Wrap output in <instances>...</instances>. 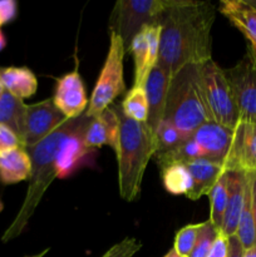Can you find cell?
<instances>
[{"mask_svg": "<svg viewBox=\"0 0 256 257\" xmlns=\"http://www.w3.org/2000/svg\"><path fill=\"white\" fill-rule=\"evenodd\" d=\"M216 10L211 3L176 0L158 19L161 24L160 65L171 78L187 65L212 59L211 29Z\"/></svg>", "mask_w": 256, "mask_h": 257, "instance_id": "1", "label": "cell"}, {"mask_svg": "<svg viewBox=\"0 0 256 257\" xmlns=\"http://www.w3.org/2000/svg\"><path fill=\"white\" fill-rule=\"evenodd\" d=\"M80 117L74 119H65L52 135L33 147L25 148L32 161V172L29 176L27 195L19 208V212L15 216L9 227L2 236L3 242H9L14 240L27 227L28 222L34 215L38 205L42 201L45 191L49 188L53 181L58 178L57 170V153L60 143L68 133L72 132L79 123Z\"/></svg>", "mask_w": 256, "mask_h": 257, "instance_id": "2", "label": "cell"}, {"mask_svg": "<svg viewBox=\"0 0 256 257\" xmlns=\"http://www.w3.org/2000/svg\"><path fill=\"white\" fill-rule=\"evenodd\" d=\"M119 118V137L115 148L118 163L119 195L127 202L140 197L143 176L148 162L156 153V136L147 123L125 117L117 107Z\"/></svg>", "mask_w": 256, "mask_h": 257, "instance_id": "3", "label": "cell"}, {"mask_svg": "<svg viewBox=\"0 0 256 257\" xmlns=\"http://www.w3.org/2000/svg\"><path fill=\"white\" fill-rule=\"evenodd\" d=\"M163 120L188 137L203 123L210 122L198 84V65H187L171 78Z\"/></svg>", "mask_w": 256, "mask_h": 257, "instance_id": "4", "label": "cell"}, {"mask_svg": "<svg viewBox=\"0 0 256 257\" xmlns=\"http://www.w3.org/2000/svg\"><path fill=\"white\" fill-rule=\"evenodd\" d=\"M198 84L210 122L235 128L238 112L225 69L212 59L198 65Z\"/></svg>", "mask_w": 256, "mask_h": 257, "instance_id": "5", "label": "cell"}, {"mask_svg": "<svg viewBox=\"0 0 256 257\" xmlns=\"http://www.w3.org/2000/svg\"><path fill=\"white\" fill-rule=\"evenodd\" d=\"M125 53L127 50L122 38L117 33L110 32L107 58L88 102V110H85L89 118L104 112L110 107L113 100L125 90L123 77V60Z\"/></svg>", "mask_w": 256, "mask_h": 257, "instance_id": "6", "label": "cell"}, {"mask_svg": "<svg viewBox=\"0 0 256 257\" xmlns=\"http://www.w3.org/2000/svg\"><path fill=\"white\" fill-rule=\"evenodd\" d=\"M175 3L176 0H119L110 15V32L122 38L127 50L133 37L145 25L158 23L161 15Z\"/></svg>", "mask_w": 256, "mask_h": 257, "instance_id": "7", "label": "cell"}, {"mask_svg": "<svg viewBox=\"0 0 256 257\" xmlns=\"http://www.w3.org/2000/svg\"><path fill=\"white\" fill-rule=\"evenodd\" d=\"M238 112V120L256 124V63L250 50L230 69H225Z\"/></svg>", "mask_w": 256, "mask_h": 257, "instance_id": "8", "label": "cell"}, {"mask_svg": "<svg viewBox=\"0 0 256 257\" xmlns=\"http://www.w3.org/2000/svg\"><path fill=\"white\" fill-rule=\"evenodd\" d=\"M161 24L145 25L133 37L132 42L127 48L135 63V82L133 87H145V83L150 75L151 70L156 67L160 53Z\"/></svg>", "mask_w": 256, "mask_h": 257, "instance_id": "9", "label": "cell"}, {"mask_svg": "<svg viewBox=\"0 0 256 257\" xmlns=\"http://www.w3.org/2000/svg\"><path fill=\"white\" fill-rule=\"evenodd\" d=\"M67 118L55 107L52 98L27 104L25 113L24 148L33 147L52 135Z\"/></svg>", "mask_w": 256, "mask_h": 257, "instance_id": "10", "label": "cell"}, {"mask_svg": "<svg viewBox=\"0 0 256 257\" xmlns=\"http://www.w3.org/2000/svg\"><path fill=\"white\" fill-rule=\"evenodd\" d=\"M223 167L226 171L256 172V124L241 122L233 128V138L230 152Z\"/></svg>", "mask_w": 256, "mask_h": 257, "instance_id": "11", "label": "cell"}, {"mask_svg": "<svg viewBox=\"0 0 256 257\" xmlns=\"http://www.w3.org/2000/svg\"><path fill=\"white\" fill-rule=\"evenodd\" d=\"M90 118L87 113L80 115L77 127L68 133L60 143L57 153L58 178H67L77 170L80 163L87 160L90 151L84 143V131L89 123Z\"/></svg>", "mask_w": 256, "mask_h": 257, "instance_id": "12", "label": "cell"}, {"mask_svg": "<svg viewBox=\"0 0 256 257\" xmlns=\"http://www.w3.org/2000/svg\"><path fill=\"white\" fill-rule=\"evenodd\" d=\"M52 99L67 119H74L84 114L89 100L87 99L83 79L77 69L58 79Z\"/></svg>", "mask_w": 256, "mask_h": 257, "instance_id": "13", "label": "cell"}, {"mask_svg": "<svg viewBox=\"0 0 256 257\" xmlns=\"http://www.w3.org/2000/svg\"><path fill=\"white\" fill-rule=\"evenodd\" d=\"M191 138L200 146L206 158L223 165L232 145L233 128L206 122L191 135Z\"/></svg>", "mask_w": 256, "mask_h": 257, "instance_id": "14", "label": "cell"}, {"mask_svg": "<svg viewBox=\"0 0 256 257\" xmlns=\"http://www.w3.org/2000/svg\"><path fill=\"white\" fill-rule=\"evenodd\" d=\"M170 80V75L160 65L156 64V67L151 70L150 75L145 83V87H143L146 95H147L148 103V117L146 123L155 136L158 127L162 123L163 117H165Z\"/></svg>", "mask_w": 256, "mask_h": 257, "instance_id": "15", "label": "cell"}, {"mask_svg": "<svg viewBox=\"0 0 256 257\" xmlns=\"http://www.w3.org/2000/svg\"><path fill=\"white\" fill-rule=\"evenodd\" d=\"M119 137V118L117 107H109L90 118L84 131V143L89 150L109 146L115 151Z\"/></svg>", "mask_w": 256, "mask_h": 257, "instance_id": "16", "label": "cell"}, {"mask_svg": "<svg viewBox=\"0 0 256 257\" xmlns=\"http://www.w3.org/2000/svg\"><path fill=\"white\" fill-rule=\"evenodd\" d=\"M247 187V173L241 171H227V203L220 233L231 237L235 236L238 220L245 202V193Z\"/></svg>", "mask_w": 256, "mask_h": 257, "instance_id": "17", "label": "cell"}, {"mask_svg": "<svg viewBox=\"0 0 256 257\" xmlns=\"http://www.w3.org/2000/svg\"><path fill=\"white\" fill-rule=\"evenodd\" d=\"M187 168L192 177V188L186 197L191 201H196L203 196H208L211 188L213 187L223 172L225 167L221 163L215 162L210 158H198L187 163Z\"/></svg>", "mask_w": 256, "mask_h": 257, "instance_id": "18", "label": "cell"}, {"mask_svg": "<svg viewBox=\"0 0 256 257\" xmlns=\"http://www.w3.org/2000/svg\"><path fill=\"white\" fill-rule=\"evenodd\" d=\"M220 12L237 28L256 50V8L246 0H225L220 3Z\"/></svg>", "mask_w": 256, "mask_h": 257, "instance_id": "19", "label": "cell"}, {"mask_svg": "<svg viewBox=\"0 0 256 257\" xmlns=\"http://www.w3.org/2000/svg\"><path fill=\"white\" fill-rule=\"evenodd\" d=\"M32 172V161L24 147L0 153V182L3 185H14L29 180Z\"/></svg>", "mask_w": 256, "mask_h": 257, "instance_id": "20", "label": "cell"}, {"mask_svg": "<svg viewBox=\"0 0 256 257\" xmlns=\"http://www.w3.org/2000/svg\"><path fill=\"white\" fill-rule=\"evenodd\" d=\"M0 80L4 89L19 99H25L35 94L38 79L27 67H0Z\"/></svg>", "mask_w": 256, "mask_h": 257, "instance_id": "21", "label": "cell"}, {"mask_svg": "<svg viewBox=\"0 0 256 257\" xmlns=\"http://www.w3.org/2000/svg\"><path fill=\"white\" fill-rule=\"evenodd\" d=\"M25 113H27V104L23 99L14 97L8 93L7 90L0 98V124L5 125L12 130L22 145L24 146V131H25Z\"/></svg>", "mask_w": 256, "mask_h": 257, "instance_id": "22", "label": "cell"}, {"mask_svg": "<svg viewBox=\"0 0 256 257\" xmlns=\"http://www.w3.org/2000/svg\"><path fill=\"white\" fill-rule=\"evenodd\" d=\"M155 157L157 160V165L160 167V170L171 165H177V163L187 165V163L198 160V158H206L203 151L191 138V136L185 142L181 143L180 146L175 147L173 150L167 151L165 153H161V155L155 156Z\"/></svg>", "mask_w": 256, "mask_h": 257, "instance_id": "23", "label": "cell"}, {"mask_svg": "<svg viewBox=\"0 0 256 257\" xmlns=\"http://www.w3.org/2000/svg\"><path fill=\"white\" fill-rule=\"evenodd\" d=\"M160 171L163 186L167 192L176 196H187L190 193L192 188V177H191L187 166L177 163V165L167 166Z\"/></svg>", "mask_w": 256, "mask_h": 257, "instance_id": "24", "label": "cell"}, {"mask_svg": "<svg viewBox=\"0 0 256 257\" xmlns=\"http://www.w3.org/2000/svg\"><path fill=\"white\" fill-rule=\"evenodd\" d=\"M235 236L240 241L243 250H248L256 245V223L253 217L252 205H251V193H250V181L247 176V187L245 193V202H243L242 212H241L240 220H238L237 230Z\"/></svg>", "mask_w": 256, "mask_h": 257, "instance_id": "25", "label": "cell"}, {"mask_svg": "<svg viewBox=\"0 0 256 257\" xmlns=\"http://www.w3.org/2000/svg\"><path fill=\"white\" fill-rule=\"evenodd\" d=\"M210 217L208 221L215 226L220 232L222 226L223 216H225L226 203H227V171L221 175L217 182L211 188L210 193Z\"/></svg>", "mask_w": 256, "mask_h": 257, "instance_id": "26", "label": "cell"}, {"mask_svg": "<svg viewBox=\"0 0 256 257\" xmlns=\"http://www.w3.org/2000/svg\"><path fill=\"white\" fill-rule=\"evenodd\" d=\"M123 114L130 119L140 123L147 122L148 103L145 88L132 87L125 94L122 104L119 105Z\"/></svg>", "mask_w": 256, "mask_h": 257, "instance_id": "27", "label": "cell"}, {"mask_svg": "<svg viewBox=\"0 0 256 257\" xmlns=\"http://www.w3.org/2000/svg\"><path fill=\"white\" fill-rule=\"evenodd\" d=\"M188 136L183 135L177 127L167 120H162L156 132V153L155 156L173 150L185 142Z\"/></svg>", "mask_w": 256, "mask_h": 257, "instance_id": "28", "label": "cell"}, {"mask_svg": "<svg viewBox=\"0 0 256 257\" xmlns=\"http://www.w3.org/2000/svg\"><path fill=\"white\" fill-rule=\"evenodd\" d=\"M202 225L203 222L190 223L177 231L175 236V242H173V250L178 256L190 257Z\"/></svg>", "mask_w": 256, "mask_h": 257, "instance_id": "29", "label": "cell"}, {"mask_svg": "<svg viewBox=\"0 0 256 257\" xmlns=\"http://www.w3.org/2000/svg\"><path fill=\"white\" fill-rule=\"evenodd\" d=\"M218 236V230L210 222V221H203V225L198 232L197 241L193 247L190 257H207L215 242L216 237Z\"/></svg>", "mask_w": 256, "mask_h": 257, "instance_id": "30", "label": "cell"}, {"mask_svg": "<svg viewBox=\"0 0 256 257\" xmlns=\"http://www.w3.org/2000/svg\"><path fill=\"white\" fill-rule=\"evenodd\" d=\"M142 247V243L133 237H125L105 251L102 257H133Z\"/></svg>", "mask_w": 256, "mask_h": 257, "instance_id": "31", "label": "cell"}, {"mask_svg": "<svg viewBox=\"0 0 256 257\" xmlns=\"http://www.w3.org/2000/svg\"><path fill=\"white\" fill-rule=\"evenodd\" d=\"M18 147H24L18 136L12 130L0 124V153H4L7 151L14 150Z\"/></svg>", "mask_w": 256, "mask_h": 257, "instance_id": "32", "label": "cell"}, {"mask_svg": "<svg viewBox=\"0 0 256 257\" xmlns=\"http://www.w3.org/2000/svg\"><path fill=\"white\" fill-rule=\"evenodd\" d=\"M18 4L14 0H0V28L17 18Z\"/></svg>", "mask_w": 256, "mask_h": 257, "instance_id": "33", "label": "cell"}, {"mask_svg": "<svg viewBox=\"0 0 256 257\" xmlns=\"http://www.w3.org/2000/svg\"><path fill=\"white\" fill-rule=\"evenodd\" d=\"M207 257H228V237L218 232Z\"/></svg>", "mask_w": 256, "mask_h": 257, "instance_id": "34", "label": "cell"}, {"mask_svg": "<svg viewBox=\"0 0 256 257\" xmlns=\"http://www.w3.org/2000/svg\"><path fill=\"white\" fill-rule=\"evenodd\" d=\"M245 250L236 236L228 237V257H243Z\"/></svg>", "mask_w": 256, "mask_h": 257, "instance_id": "35", "label": "cell"}, {"mask_svg": "<svg viewBox=\"0 0 256 257\" xmlns=\"http://www.w3.org/2000/svg\"><path fill=\"white\" fill-rule=\"evenodd\" d=\"M248 181H250V193H251V205H252L253 217H255L256 223V172L247 173Z\"/></svg>", "mask_w": 256, "mask_h": 257, "instance_id": "36", "label": "cell"}, {"mask_svg": "<svg viewBox=\"0 0 256 257\" xmlns=\"http://www.w3.org/2000/svg\"><path fill=\"white\" fill-rule=\"evenodd\" d=\"M243 257H256V245L246 250L245 253H243Z\"/></svg>", "mask_w": 256, "mask_h": 257, "instance_id": "37", "label": "cell"}, {"mask_svg": "<svg viewBox=\"0 0 256 257\" xmlns=\"http://www.w3.org/2000/svg\"><path fill=\"white\" fill-rule=\"evenodd\" d=\"M5 47H7V39H5V35L3 34L2 29H0V52H2Z\"/></svg>", "mask_w": 256, "mask_h": 257, "instance_id": "38", "label": "cell"}, {"mask_svg": "<svg viewBox=\"0 0 256 257\" xmlns=\"http://www.w3.org/2000/svg\"><path fill=\"white\" fill-rule=\"evenodd\" d=\"M49 252V248H45V250L40 251L39 253H35V255H29V256H24V257H44L47 253Z\"/></svg>", "mask_w": 256, "mask_h": 257, "instance_id": "39", "label": "cell"}, {"mask_svg": "<svg viewBox=\"0 0 256 257\" xmlns=\"http://www.w3.org/2000/svg\"><path fill=\"white\" fill-rule=\"evenodd\" d=\"M163 257H180V256H178L177 253L175 252V250H173V248H171V250L168 251V252L166 253V255L163 256Z\"/></svg>", "mask_w": 256, "mask_h": 257, "instance_id": "40", "label": "cell"}, {"mask_svg": "<svg viewBox=\"0 0 256 257\" xmlns=\"http://www.w3.org/2000/svg\"><path fill=\"white\" fill-rule=\"evenodd\" d=\"M248 50H250L251 55H252L253 60H255V63H256V50H255V49H252V48H250V47H248Z\"/></svg>", "mask_w": 256, "mask_h": 257, "instance_id": "41", "label": "cell"}, {"mask_svg": "<svg viewBox=\"0 0 256 257\" xmlns=\"http://www.w3.org/2000/svg\"><path fill=\"white\" fill-rule=\"evenodd\" d=\"M4 92H5V89H4V85H3L2 80H0V98H2V95L4 94Z\"/></svg>", "mask_w": 256, "mask_h": 257, "instance_id": "42", "label": "cell"}]
</instances>
